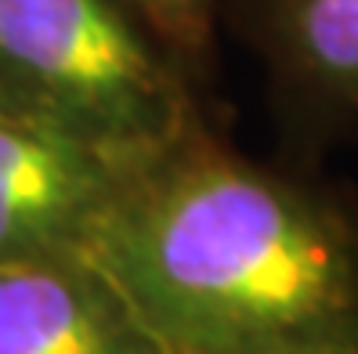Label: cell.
Listing matches in <instances>:
<instances>
[{"label":"cell","instance_id":"7a4b0ae2","mask_svg":"<svg viewBox=\"0 0 358 354\" xmlns=\"http://www.w3.org/2000/svg\"><path fill=\"white\" fill-rule=\"evenodd\" d=\"M0 109L127 166L199 131L174 54L116 0H0Z\"/></svg>","mask_w":358,"mask_h":354},{"label":"cell","instance_id":"8992f818","mask_svg":"<svg viewBox=\"0 0 358 354\" xmlns=\"http://www.w3.org/2000/svg\"><path fill=\"white\" fill-rule=\"evenodd\" d=\"M149 29L166 51L196 54L214 33L221 0H116Z\"/></svg>","mask_w":358,"mask_h":354},{"label":"cell","instance_id":"5b68a950","mask_svg":"<svg viewBox=\"0 0 358 354\" xmlns=\"http://www.w3.org/2000/svg\"><path fill=\"white\" fill-rule=\"evenodd\" d=\"M261 47L311 123L358 116V0H254Z\"/></svg>","mask_w":358,"mask_h":354},{"label":"cell","instance_id":"6da1fadb","mask_svg":"<svg viewBox=\"0 0 358 354\" xmlns=\"http://www.w3.org/2000/svg\"><path fill=\"white\" fill-rule=\"evenodd\" d=\"M159 354H358V210L199 127L83 249Z\"/></svg>","mask_w":358,"mask_h":354},{"label":"cell","instance_id":"277c9868","mask_svg":"<svg viewBox=\"0 0 358 354\" xmlns=\"http://www.w3.org/2000/svg\"><path fill=\"white\" fill-rule=\"evenodd\" d=\"M0 354H159L87 253L0 264Z\"/></svg>","mask_w":358,"mask_h":354},{"label":"cell","instance_id":"3957f363","mask_svg":"<svg viewBox=\"0 0 358 354\" xmlns=\"http://www.w3.org/2000/svg\"><path fill=\"white\" fill-rule=\"evenodd\" d=\"M134 170L0 109V264L83 253Z\"/></svg>","mask_w":358,"mask_h":354}]
</instances>
